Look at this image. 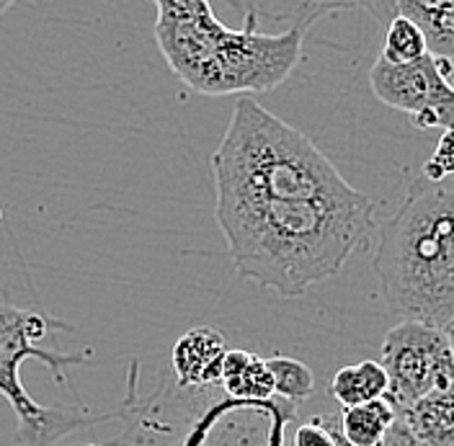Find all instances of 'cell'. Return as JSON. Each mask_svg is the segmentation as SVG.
Masks as SVG:
<instances>
[{
  "mask_svg": "<svg viewBox=\"0 0 454 446\" xmlns=\"http://www.w3.org/2000/svg\"><path fill=\"white\" fill-rule=\"evenodd\" d=\"M238 277L282 297L343 271L374 227V201L354 186L317 199H227L215 201Z\"/></svg>",
  "mask_w": 454,
  "mask_h": 446,
  "instance_id": "6da1fadb",
  "label": "cell"
},
{
  "mask_svg": "<svg viewBox=\"0 0 454 446\" xmlns=\"http://www.w3.org/2000/svg\"><path fill=\"white\" fill-rule=\"evenodd\" d=\"M155 42L178 81L204 96L266 93L302 59L308 24L266 34L248 5L243 28L225 27L204 0H158Z\"/></svg>",
  "mask_w": 454,
  "mask_h": 446,
  "instance_id": "7a4b0ae2",
  "label": "cell"
},
{
  "mask_svg": "<svg viewBox=\"0 0 454 446\" xmlns=\"http://www.w3.org/2000/svg\"><path fill=\"white\" fill-rule=\"evenodd\" d=\"M372 269L387 307L403 320L442 331L454 315V178L408 186L382 224Z\"/></svg>",
  "mask_w": 454,
  "mask_h": 446,
  "instance_id": "3957f363",
  "label": "cell"
},
{
  "mask_svg": "<svg viewBox=\"0 0 454 446\" xmlns=\"http://www.w3.org/2000/svg\"><path fill=\"white\" fill-rule=\"evenodd\" d=\"M212 173L215 201L317 199L351 189L308 135L254 98H238L225 135L212 155Z\"/></svg>",
  "mask_w": 454,
  "mask_h": 446,
  "instance_id": "277c9868",
  "label": "cell"
},
{
  "mask_svg": "<svg viewBox=\"0 0 454 446\" xmlns=\"http://www.w3.org/2000/svg\"><path fill=\"white\" fill-rule=\"evenodd\" d=\"M50 331V320L39 312L19 309L5 292H0V395L8 400L19 419L16 442L19 446H57L83 426L106 419H93L78 411L47 408L39 405L21 385L19 369L27 359L42 362L59 385H65V369L78 366L90 359V354H59L50 348H39L36 340Z\"/></svg>",
  "mask_w": 454,
  "mask_h": 446,
  "instance_id": "5b68a950",
  "label": "cell"
},
{
  "mask_svg": "<svg viewBox=\"0 0 454 446\" xmlns=\"http://www.w3.org/2000/svg\"><path fill=\"white\" fill-rule=\"evenodd\" d=\"M382 369L387 374L385 400L403 413L421 397L454 385V356L444 331L403 320L382 340Z\"/></svg>",
  "mask_w": 454,
  "mask_h": 446,
  "instance_id": "8992f818",
  "label": "cell"
},
{
  "mask_svg": "<svg viewBox=\"0 0 454 446\" xmlns=\"http://www.w3.org/2000/svg\"><path fill=\"white\" fill-rule=\"evenodd\" d=\"M452 62L426 55L408 65L377 59L369 70L372 93L390 109L408 113L416 129H454Z\"/></svg>",
  "mask_w": 454,
  "mask_h": 446,
  "instance_id": "52a82bcc",
  "label": "cell"
},
{
  "mask_svg": "<svg viewBox=\"0 0 454 446\" xmlns=\"http://www.w3.org/2000/svg\"><path fill=\"white\" fill-rule=\"evenodd\" d=\"M225 335L209 325H199L181 335L173 346L170 366L176 385L184 390H201L220 385V372L227 356Z\"/></svg>",
  "mask_w": 454,
  "mask_h": 446,
  "instance_id": "ba28073f",
  "label": "cell"
},
{
  "mask_svg": "<svg viewBox=\"0 0 454 446\" xmlns=\"http://www.w3.org/2000/svg\"><path fill=\"white\" fill-rule=\"evenodd\" d=\"M395 11L421 28L428 55L454 65V0H400Z\"/></svg>",
  "mask_w": 454,
  "mask_h": 446,
  "instance_id": "9c48e42d",
  "label": "cell"
},
{
  "mask_svg": "<svg viewBox=\"0 0 454 446\" xmlns=\"http://www.w3.org/2000/svg\"><path fill=\"white\" fill-rule=\"evenodd\" d=\"M397 416L424 446H454V385L426 395Z\"/></svg>",
  "mask_w": 454,
  "mask_h": 446,
  "instance_id": "30bf717a",
  "label": "cell"
},
{
  "mask_svg": "<svg viewBox=\"0 0 454 446\" xmlns=\"http://www.w3.org/2000/svg\"><path fill=\"white\" fill-rule=\"evenodd\" d=\"M331 395L340 403V408L364 405L372 400H385L387 395V374L380 362H359L340 366L331 379Z\"/></svg>",
  "mask_w": 454,
  "mask_h": 446,
  "instance_id": "8fae6325",
  "label": "cell"
},
{
  "mask_svg": "<svg viewBox=\"0 0 454 446\" xmlns=\"http://www.w3.org/2000/svg\"><path fill=\"white\" fill-rule=\"evenodd\" d=\"M395 419L397 413L387 400H372L364 405L343 408L339 416L340 436L351 446H374L387 434Z\"/></svg>",
  "mask_w": 454,
  "mask_h": 446,
  "instance_id": "7c38bea8",
  "label": "cell"
},
{
  "mask_svg": "<svg viewBox=\"0 0 454 446\" xmlns=\"http://www.w3.org/2000/svg\"><path fill=\"white\" fill-rule=\"evenodd\" d=\"M220 385H223V392L227 397L240 403V405H263V403L274 400L271 372L266 366V359H261L255 354L238 374L227 377Z\"/></svg>",
  "mask_w": 454,
  "mask_h": 446,
  "instance_id": "4fadbf2b",
  "label": "cell"
},
{
  "mask_svg": "<svg viewBox=\"0 0 454 446\" xmlns=\"http://www.w3.org/2000/svg\"><path fill=\"white\" fill-rule=\"evenodd\" d=\"M266 366L274 379V397H279L284 403L297 405L315 392V377L308 364L289 359V356H271L266 359Z\"/></svg>",
  "mask_w": 454,
  "mask_h": 446,
  "instance_id": "5bb4252c",
  "label": "cell"
},
{
  "mask_svg": "<svg viewBox=\"0 0 454 446\" xmlns=\"http://www.w3.org/2000/svg\"><path fill=\"white\" fill-rule=\"evenodd\" d=\"M426 55L428 52H426V39L421 28L403 16L390 19L380 59H385L390 65H408V62H416Z\"/></svg>",
  "mask_w": 454,
  "mask_h": 446,
  "instance_id": "9a60e30c",
  "label": "cell"
},
{
  "mask_svg": "<svg viewBox=\"0 0 454 446\" xmlns=\"http://www.w3.org/2000/svg\"><path fill=\"white\" fill-rule=\"evenodd\" d=\"M426 181H447V178H454V129H447L442 137H439V145L434 150V155L426 160L424 166Z\"/></svg>",
  "mask_w": 454,
  "mask_h": 446,
  "instance_id": "2e32d148",
  "label": "cell"
},
{
  "mask_svg": "<svg viewBox=\"0 0 454 446\" xmlns=\"http://www.w3.org/2000/svg\"><path fill=\"white\" fill-rule=\"evenodd\" d=\"M336 431H339V419L317 416L297 428L294 446H336Z\"/></svg>",
  "mask_w": 454,
  "mask_h": 446,
  "instance_id": "e0dca14e",
  "label": "cell"
},
{
  "mask_svg": "<svg viewBox=\"0 0 454 446\" xmlns=\"http://www.w3.org/2000/svg\"><path fill=\"white\" fill-rule=\"evenodd\" d=\"M374 446H424L413 434H411V428L403 423V419L397 416L395 423L387 428V434L377 442Z\"/></svg>",
  "mask_w": 454,
  "mask_h": 446,
  "instance_id": "ac0fdd59",
  "label": "cell"
},
{
  "mask_svg": "<svg viewBox=\"0 0 454 446\" xmlns=\"http://www.w3.org/2000/svg\"><path fill=\"white\" fill-rule=\"evenodd\" d=\"M442 331H444V335H447V343H450V351H452V356H454V315H452V320H450Z\"/></svg>",
  "mask_w": 454,
  "mask_h": 446,
  "instance_id": "d6986e66",
  "label": "cell"
},
{
  "mask_svg": "<svg viewBox=\"0 0 454 446\" xmlns=\"http://www.w3.org/2000/svg\"><path fill=\"white\" fill-rule=\"evenodd\" d=\"M336 446H351L348 442H346V439H343V436H340V428L336 431Z\"/></svg>",
  "mask_w": 454,
  "mask_h": 446,
  "instance_id": "ffe728a7",
  "label": "cell"
},
{
  "mask_svg": "<svg viewBox=\"0 0 454 446\" xmlns=\"http://www.w3.org/2000/svg\"><path fill=\"white\" fill-rule=\"evenodd\" d=\"M8 8H11V3H8V0H0V16H3V13H5Z\"/></svg>",
  "mask_w": 454,
  "mask_h": 446,
  "instance_id": "44dd1931",
  "label": "cell"
}]
</instances>
